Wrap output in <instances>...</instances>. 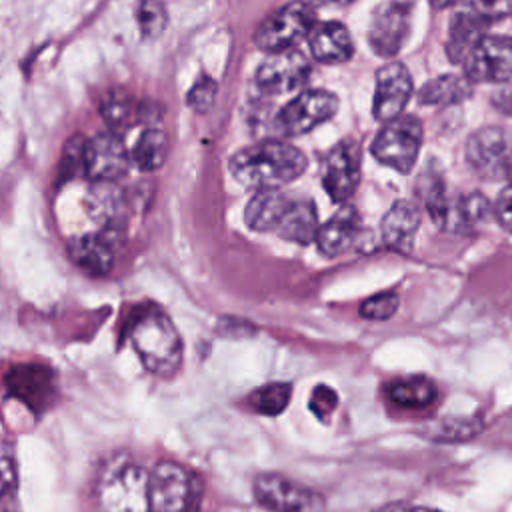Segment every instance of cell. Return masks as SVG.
<instances>
[{
  "label": "cell",
  "instance_id": "6da1fadb",
  "mask_svg": "<svg viewBox=\"0 0 512 512\" xmlns=\"http://www.w3.org/2000/svg\"><path fill=\"white\" fill-rule=\"evenodd\" d=\"M306 170V156L280 140H266L230 158L232 176L254 190H278Z\"/></svg>",
  "mask_w": 512,
  "mask_h": 512
},
{
  "label": "cell",
  "instance_id": "7a4b0ae2",
  "mask_svg": "<svg viewBox=\"0 0 512 512\" xmlns=\"http://www.w3.org/2000/svg\"><path fill=\"white\" fill-rule=\"evenodd\" d=\"M128 336L148 372L160 378H170L178 372L182 338L162 308L154 304L140 306L132 316Z\"/></svg>",
  "mask_w": 512,
  "mask_h": 512
},
{
  "label": "cell",
  "instance_id": "3957f363",
  "mask_svg": "<svg viewBox=\"0 0 512 512\" xmlns=\"http://www.w3.org/2000/svg\"><path fill=\"white\" fill-rule=\"evenodd\" d=\"M150 472L118 458L110 462L96 484L98 512H148Z\"/></svg>",
  "mask_w": 512,
  "mask_h": 512
},
{
  "label": "cell",
  "instance_id": "277c9868",
  "mask_svg": "<svg viewBox=\"0 0 512 512\" xmlns=\"http://www.w3.org/2000/svg\"><path fill=\"white\" fill-rule=\"evenodd\" d=\"M202 482L184 466L162 460L150 472L148 512H196Z\"/></svg>",
  "mask_w": 512,
  "mask_h": 512
},
{
  "label": "cell",
  "instance_id": "5b68a950",
  "mask_svg": "<svg viewBox=\"0 0 512 512\" xmlns=\"http://www.w3.org/2000/svg\"><path fill=\"white\" fill-rule=\"evenodd\" d=\"M466 162L484 180L512 176V134L498 126L474 132L466 144Z\"/></svg>",
  "mask_w": 512,
  "mask_h": 512
},
{
  "label": "cell",
  "instance_id": "8992f818",
  "mask_svg": "<svg viewBox=\"0 0 512 512\" xmlns=\"http://www.w3.org/2000/svg\"><path fill=\"white\" fill-rule=\"evenodd\" d=\"M422 144V126L414 116H398L378 132L372 142V154L382 164L410 172Z\"/></svg>",
  "mask_w": 512,
  "mask_h": 512
},
{
  "label": "cell",
  "instance_id": "52a82bcc",
  "mask_svg": "<svg viewBox=\"0 0 512 512\" xmlns=\"http://www.w3.org/2000/svg\"><path fill=\"white\" fill-rule=\"evenodd\" d=\"M314 26V12L306 2H290L272 12L256 30V46L266 52L294 48Z\"/></svg>",
  "mask_w": 512,
  "mask_h": 512
},
{
  "label": "cell",
  "instance_id": "ba28073f",
  "mask_svg": "<svg viewBox=\"0 0 512 512\" xmlns=\"http://www.w3.org/2000/svg\"><path fill=\"white\" fill-rule=\"evenodd\" d=\"M254 496L268 512H324L326 508L318 492L272 472L256 476Z\"/></svg>",
  "mask_w": 512,
  "mask_h": 512
},
{
  "label": "cell",
  "instance_id": "9c48e42d",
  "mask_svg": "<svg viewBox=\"0 0 512 512\" xmlns=\"http://www.w3.org/2000/svg\"><path fill=\"white\" fill-rule=\"evenodd\" d=\"M410 28V2L408 0H386L372 16L368 28L370 48L382 56L392 58L402 48Z\"/></svg>",
  "mask_w": 512,
  "mask_h": 512
},
{
  "label": "cell",
  "instance_id": "30bf717a",
  "mask_svg": "<svg viewBox=\"0 0 512 512\" xmlns=\"http://www.w3.org/2000/svg\"><path fill=\"white\" fill-rule=\"evenodd\" d=\"M338 108V98L326 90H306L292 98L278 114V124L282 132L290 136H300L316 128L334 116Z\"/></svg>",
  "mask_w": 512,
  "mask_h": 512
},
{
  "label": "cell",
  "instance_id": "8fae6325",
  "mask_svg": "<svg viewBox=\"0 0 512 512\" xmlns=\"http://www.w3.org/2000/svg\"><path fill=\"white\" fill-rule=\"evenodd\" d=\"M310 76L308 58L296 50L270 52L256 72V84L266 94H286L300 88Z\"/></svg>",
  "mask_w": 512,
  "mask_h": 512
},
{
  "label": "cell",
  "instance_id": "7c38bea8",
  "mask_svg": "<svg viewBox=\"0 0 512 512\" xmlns=\"http://www.w3.org/2000/svg\"><path fill=\"white\" fill-rule=\"evenodd\" d=\"M466 78L472 82H504L512 78V38L484 36L464 60Z\"/></svg>",
  "mask_w": 512,
  "mask_h": 512
},
{
  "label": "cell",
  "instance_id": "4fadbf2b",
  "mask_svg": "<svg viewBox=\"0 0 512 512\" xmlns=\"http://www.w3.org/2000/svg\"><path fill=\"white\" fill-rule=\"evenodd\" d=\"M360 182V150L346 140L336 144L322 164V184L334 202H346Z\"/></svg>",
  "mask_w": 512,
  "mask_h": 512
},
{
  "label": "cell",
  "instance_id": "5bb4252c",
  "mask_svg": "<svg viewBox=\"0 0 512 512\" xmlns=\"http://www.w3.org/2000/svg\"><path fill=\"white\" fill-rule=\"evenodd\" d=\"M412 96L410 72L400 62H388L376 72V90L372 112L380 122H390L402 116Z\"/></svg>",
  "mask_w": 512,
  "mask_h": 512
},
{
  "label": "cell",
  "instance_id": "9a60e30c",
  "mask_svg": "<svg viewBox=\"0 0 512 512\" xmlns=\"http://www.w3.org/2000/svg\"><path fill=\"white\" fill-rule=\"evenodd\" d=\"M4 386L10 396L32 410L48 408L56 394L54 372L44 364H16L6 372Z\"/></svg>",
  "mask_w": 512,
  "mask_h": 512
},
{
  "label": "cell",
  "instance_id": "2e32d148",
  "mask_svg": "<svg viewBox=\"0 0 512 512\" xmlns=\"http://www.w3.org/2000/svg\"><path fill=\"white\" fill-rule=\"evenodd\" d=\"M130 156L116 132H102L86 144L84 174L94 182H114L128 170Z\"/></svg>",
  "mask_w": 512,
  "mask_h": 512
},
{
  "label": "cell",
  "instance_id": "e0dca14e",
  "mask_svg": "<svg viewBox=\"0 0 512 512\" xmlns=\"http://www.w3.org/2000/svg\"><path fill=\"white\" fill-rule=\"evenodd\" d=\"M120 230L84 234L68 244V256L88 276H106L114 268V250Z\"/></svg>",
  "mask_w": 512,
  "mask_h": 512
},
{
  "label": "cell",
  "instance_id": "ac0fdd59",
  "mask_svg": "<svg viewBox=\"0 0 512 512\" xmlns=\"http://www.w3.org/2000/svg\"><path fill=\"white\" fill-rule=\"evenodd\" d=\"M420 210L416 204L408 200H398L390 206V210L382 218V240L384 244L400 254H408L412 250L416 232L420 228Z\"/></svg>",
  "mask_w": 512,
  "mask_h": 512
},
{
  "label": "cell",
  "instance_id": "d6986e66",
  "mask_svg": "<svg viewBox=\"0 0 512 512\" xmlns=\"http://www.w3.org/2000/svg\"><path fill=\"white\" fill-rule=\"evenodd\" d=\"M358 232L360 228H358L356 210L352 206H344L326 224L318 228L314 242L318 244L324 256L334 258L354 244V240L358 238Z\"/></svg>",
  "mask_w": 512,
  "mask_h": 512
},
{
  "label": "cell",
  "instance_id": "ffe728a7",
  "mask_svg": "<svg viewBox=\"0 0 512 512\" xmlns=\"http://www.w3.org/2000/svg\"><path fill=\"white\" fill-rule=\"evenodd\" d=\"M86 212L100 230H120L124 214V194L114 182H94L86 194Z\"/></svg>",
  "mask_w": 512,
  "mask_h": 512
},
{
  "label": "cell",
  "instance_id": "44dd1931",
  "mask_svg": "<svg viewBox=\"0 0 512 512\" xmlns=\"http://www.w3.org/2000/svg\"><path fill=\"white\" fill-rule=\"evenodd\" d=\"M308 42L312 56L328 64L348 60L354 50L350 32L338 22H322L312 26V30L308 32Z\"/></svg>",
  "mask_w": 512,
  "mask_h": 512
},
{
  "label": "cell",
  "instance_id": "7402d4cb",
  "mask_svg": "<svg viewBox=\"0 0 512 512\" xmlns=\"http://www.w3.org/2000/svg\"><path fill=\"white\" fill-rule=\"evenodd\" d=\"M288 204L290 198L278 190H258L244 210V220L256 232L276 230Z\"/></svg>",
  "mask_w": 512,
  "mask_h": 512
},
{
  "label": "cell",
  "instance_id": "603a6c76",
  "mask_svg": "<svg viewBox=\"0 0 512 512\" xmlns=\"http://www.w3.org/2000/svg\"><path fill=\"white\" fill-rule=\"evenodd\" d=\"M276 232L290 242L298 244H310L316 238L318 232V220L314 204L306 200H290L282 220L276 226Z\"/></svg>",
  "mask_w": 512,
  "mask_h": 512
},
{
  "label": "cell",
  "instance_id": "cb8c5ba5",
  "mask_svg": "<svg viewBox=\"0 0 512 512\" xmlns=\"http://www.w3.org/2000/svg\"><path fill=\"white\" fill-rule=\"evenodd\" d=\"M484 38V20L476 14H458L450 24L446 52L452 62H462Z\"/></svg>",
  "mask_w": 512,
  "mask_h": 512
},
{
  "label": "cell",
  "instance_id": "d4e9b609",
  "mask_svg": "<svg viewBox=\"0 0 512 512\" xmlns=\"http://www.w3.org/2000/svg\"><path fill=\"white\" fill-rule=\"evenodd\" d=\"M386 394L396 406L424 408L436 400L438 390L430 378L412 376V378H402V380L390 382Z\"/></svg>",
  "mask_w": 512,
  "mask_h": 512
},
{
  "label": "cell",
  "instance_id": "484cf974",
  "mask_svg": "<svg viewBox=\"0 0 512 512\" xmlns=\"http://www.w3.org/2000/svg\"><path fill=\"white\" fill-rule=\"evenodd\" d=\"M100 116L110 132H120L138 120V104L122 88H110L100 98Z\"/></svg>",
  "mask_w": 512,
  "mask_h": 512
},
{
  "label": "cell",
  "instance_id": "4316f807",
  "mask_svg": "<svg viewBox=\"0 0 512 512\" xmlns=\"http://www.w3.org/2000/svg\"><path fill=\"white\" fill-rule=\"evenodd\" d=\"M472 88L468 78H460L454 74L438 76L424 84L420 88V102L428 106H448V104H458L470 96Z\"/></svg>",
  "mask_w": 512,
  "mask_h": 512
},
{
  "label": "cell",
  "instance_id": "83f0119b",
  "mask_svg": "<svg viewBox=\"0 0 512 512\" xmlns=\"http://www.w3.org/2000/svg\"><path fill=\"white\" fill-rule=\"evenodd\" d=\"M168 156V136L160 128H146L132 150V160L144 172L158 170Z\"/></svg>",
  "mask_w": 512,
  "mask_h": 512
},
{
  "label": "cell",
  "instance_id": "f1b7e54d",
  "mask_svg": "<svg viewBox=\"0 0 512 512\" xmlns=\"http://www.w3.org/2000/svg\"><path fill=\"white\" fill-rule=\"evenodd\" d=\"M484 424L472 416H448L432 422L424 434L434 442H466L482 432Z\"/></svg>",
  "mask_w": 512,
  "mask_h": 512
},
{
  "label": "cell",
  "instance_id": "f546056e",
  "mask_svg": "<svg viewBox=\"0 0 512 512\" xmlns=\"http://www.w3.org/2000/svg\"><path fill=\"white\" fill-rule=\"evenodd\" d=\"M290 396H292V386L286 384V382H270V384H264L260 388H256L248 402L252 406V410H256L258 414H264V416H276L280 414L288 402H290Z\"/></svg>",
  "mask_w": 512,
  "mask_h": 512
},
{
  "label": "cell",
  "instance_id": "4dcf8cb0",
  "mask_svg": "<svg viewBox=\"0 0 512 512\" xmlns=\"http://www.w3.org/2000/svg\"><path fill=\"white\" fill-rule=\"evenodd\" d=\"M86 144H88V138H84L82 134H74L64 142L60 162H58V182H68L84 174Z\"/></svg>",
  "mask_w": 512,
  "mask_h": 512
},
{
  "label": "cell",
  "instance_id": "1f68e13d",
  "mask_svg": "<svg viewBox=\"0 0 512 512\" xmlns=\"http://www.w3.org/2000/svg\"><path fill=\"white\" fill-rule=\"evenodd\" d=\"M136 22L144 38H156L164 32L168 22V12L162 0H138L136 2Z\"/></svg>",
  "mask_w": 512,
  "mask_h": 512
},
{
  "label": "cell",
  "instance_id": "d6a6232c",
  "mask_svg": "<svg viewBox=\"0 0 512 512\" xmlns=\"http://www.w3.org/2000/svg\"><path fill=\"white\" fill-rule=\"evenodd\" d=\"M398 310V294L392 290L378 292L360 304V316L366 320H388Z\"/></svg>",
  "mask_w": 512,
  "mask_h": 512
},
{
  "label": "cell",
  "instance_id": "836d02e7",
  "mask_svg": "<svg viewBox=\"0 0 512 512\" xmlns=\"http://www.w3.org/2000/svg\"><path fill=\"white\" fill-rule=\"evenodd\" d=\"M216 92H218V86L212 78L208 76H202L196 80V84L190 88L188 96H186V104L198 112V114H204L212 108L214 100H216Z\"/></svg>",
  "mask_w": 512,
  "mask_h": 512
},
{
  "label": "cell",
  "instance_id": "e575fe53",
  "mask_svg": "<svg viewBox=\"0 0 512 512\" xmlns=\"http://www.w3.org/2000/svg\"><path fill=\"white\" fill-rule=\"evenodd\" d=\"M338 404V396L336 392L326 386V384H318L314 390H312V396H310V410L320 418L324 420Z\"/></svg>",
  "mask_w": 512,
  "mask_h": 512
},
{
  "label": "cell",
  "instance_id": "d590c367",
  "mask_svg": "<svg viewBox=\"0 0 512 512\" xmlns=\"http://www.w3.org/2000/svg\"><path fill=\"white\" fill-rule=\"evenodd\" d=\"M468 6L472 8V14H476L482 20L502 18L510 10V0H468Z\"/></svg>",
  "mask_w": 512,
  "mask_h": 512
},
{
  "label": "cell",
  "instance_id": "8d00e7d4",
  "mask_svg": "<svg viewBox=\"0 0 512 512\" xmlns=\"http://www.w3.org/2000/svg\"><path fill=\"white\" fill-rule=\"evenodd\" d=\"M220 336L226 338H244V336H252L256 332V328L246 322V320H238V318H222L216 326Z\"/></svg>",
  "mask_w": 512,
  "mask_h": 512
},
{
  "label": "cell",
  "instance_id": "74e56055",
  "mask_svg": "<svg viewBox=\"0 0 512 512\" xmlns=\"http://www.w3.org/2000/svg\"><path fill=\"white\" fill-rule=\"evenodd\" d=\"M494 212H496V218L498 222L508 230L512 232V184H508L498 200H496V206H494Z\"/></svg>",
  "mask_w": 512,
  "mask_h": 512
},
{
  "label": "cell",
  "instance_id": "f35d334b",
  "mask_svg": "<svg viewBox=\"0 0 512 512\" xmlns=\"http://www.w3.org/2000/svg\"><path fill=\"white\" fill-rule=\"evenodd\" d=\"M492 104H494L500 112L512 116V86H504V88L496 90V92L492 94Z\"/></svg>",
  "mask_w": 512,
  "mask_h": 512
},
{
  "label": "cell",
  "instance_id": "ab89813d",
  "mask_svg": "<svg viewBox=\"0 0 512 512\" xmlns=\"http://www.w3.org/2000/svg\"><path fill=\"white\" fill-rule=\"evenodd\" d=\"M376 512H440V510H434V508H426V506H416V504H404V502H398V504H388Z\"/></svg>",
  "mask_w": 512,
  "mask_h": 512
},
{
  "label": "cell",
  "instance_id": "60d3db41",
  "mask_svg": "<svg viewBox=\"0 0 512 512\" xmlns=\"http://www.w3.org/2000/svg\"><path fill=\"white\" fill-rule=\"evenodd\" d=\"M318 4H328V6H342V4H348L352 0H316Z\"/></svg>",
  "mask_w": 512,
  "mask_h": 512
},
{
  "label": "cell",
  "instance_id": "b9f144b4",
  "mask_svg": "<svg viewBox=\"0 0 512 512\" xmlns=\"http://www.w3.org/2000/svg\"><path fill=\"white\" fill-rule=\"evenodd\" d=\"M454 0H432V4L436 6V8H446V6H450Z\"/></svg>",
  "mask_w": 512,
  "mask_h": 512
}]
</instances>
